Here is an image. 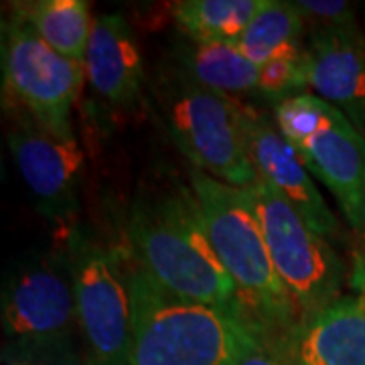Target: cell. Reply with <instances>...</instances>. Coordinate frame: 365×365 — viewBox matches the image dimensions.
<instances>
[{
  "label": "cell",
  "mask_w": 365,
  "mask_h": 365,
  "mask_svg": "<svg viewBox=\"0 0 365 365\" xmlns=\"http://www.w3.org/2000/svg\"><path fill=\"white\" fill-rule=\"evenodd\" d=\"M211 246L230 274L242 314L268 339L280 341L300 323L297 307L274 268L248 189L189 170Z\"/></svg>",
  "instance_id": "7a4b0ae2"
},
{
  "label": "cell",
  "mask_w": 365,
  "mask_h": 365,
  "mask_svg": "<svg viewBox=\"0 0 365 365\" xmlns=\"http://www.w3.org/2000/svg\"><path fill=\"white\" fill-rule=\"evenodd\" d=\"M35 35L63 57L83 63L90 45L93 19L86 0H35L13 9Z\"/></svg>",
  "instance_id": "2e32d148"
},
{
  "label": "cell",
  "mask_w": 365,
  "mask_h": 365,
  "mask_svg": "<svg viewBox=\"0 0 365 365\" xmlns=\"http://www.w3.org/2000/svg\"><path fill=\"white\" fill-rule=\"evenodd\" d=\"M248 191L258 211L274 268L287 287L300 321L311 319L343 297L345 264L329 240L313 232L268 185L256 181Z\"/></svg>",
  "instance_id": "52a82bcc"
},
{
  "label": "cell",
  "mask_w": 365,
  "mask_h": 365,
  "mask_svg": "<svg viewBox=\"0 0 365 365\" xmlns=\"http://www.w3.org/2000/svg\"><path fill=\"white\" fill-rule=\"evenodd\" d=\"M307 88L365 134V35L357 23L314 29L304 45Z\"/></svg>",
  "instance_id": "7c38bea8"
},
{
  "label": "cell",
  "mask_w": 365,
  "mask_h": 365,
  "mask_svg": "<svg viewBox=\"0 0 365 365\" xmlns=\"http://www.w3.org/2000/svg\"><path fill=\"white\" fill-rule=\"evenodd\" d=\"M299 11L304 16L307 25H314V29H329L357 23L355 9L349 2L343 0H300L297 2Z\"/></svg>",
  "instance_id": "ffe728a7"
},
{
  "label": "cell",
  "mask_w": 365,
  "mask_h": 365,
  "mask_svg": "<svg viewBox=\"0 0 365 365\" xmlns=\"http://www.w3.org/2000/svg\"><path fill=\"white\" fill-rule=\"evenodd\" d=\"M240 114L250 163L258 181L282 197L313 232L327 240L335 237L339 234V222L327 205L297 148L282 136L276 122L262 112L250 106H240Z\"/></svg>",
  "instance_id": "30bf717a"
},
{
  "label": "cell",
  "mask_w": 365,
  "mask_h": 365,
  "mask_svg": "<svg viewBox=\"0 0 365 365\" xmlns=\"http://www.w3.org/2000/svg\"><path fill=\"white\" fill-rule=\"evenodd\" d=\"M309 91L304 76V45H292L270 57L260 66L258 93L274 100L276 104L284 102L292 96Z\"/></svg>",
  "instance_id": "d6986e66"
},
{
  "label": "cell",
  "mask_w": 365,
  "mask_h": 365,
  "mask_svg": "<svg viewBox=\"0 0 365 365\" xmlns=\"http://www.w3.org/2000/svg\"><path fill=\"white\" fill-rule=\"evenodd\" d=\"M66 246L76 284L83 365H130L128 260L83 227L69 230Z\"/></svg>",
  "instance_id": "8992f818"
},
{
  "label": "cell",
  "mask_w": 365,
  "mask_h": 365,
  "mask_svg": "<svg viewBox=\"0 0 365 365\" xmlns=\"http://www.w3.org/2000/svg\"><path fill=\"white\" fill-rule=\"evenodd\" d=\"M9 148L41 215L53 223L71 222L86 160L78 140L55 136L26 116L9 132Z\"/></svg>",
  "instance_id": "9c48e42d"
},
{
  "label": "cell",
  "mask_w": 365,
  "mask_h": 365,
  "mask_svg": "<svg viewBox=\"0 0 365 365\" xmlns=\"http://www.w3.org/2000/svg\"><path fill=\"white\" fill-rule=\"evenodd\" d=\"M126 242L130 260L169 292L242 314L237 290L211 246L191 187L140 191L128 211Z\"/></svg>",
  "instance_id": "6da1fadb"
},
{
  "label": "cell",
  "mask_w": 365,
  "mask_h": 365,
  "mask_svg": "<svg viewBox=\"0 0 365 365\" xmlns=\"http://www.w3.org/2000/svg\"><path fill=\"white\" fill-rule=\"evenodd\" d=\"M2 73L14 100L45 130L76 138L71 112L86 81V66L51 49L39 35L11 16L2 31Z\"/></svg>",
  "instance_id": "ba28073f"
},
{
  "label": "cell",
  "mask_w": 365,
  "mask_h": 365,
  "mask_svg": "<svg viewBox=\"0 0 365 365\" xmlns=\"http://www.w3.org/2000/svg\"><path fill=\"white\" fill-rule=\"evenodd\" d=\"M237 365H287L272 339H268L256 327H250L248 339Z\"/></svg>",
  "instance_id": "44dd1931"
},
{
  "label": "cell",
  "mask_w": 365,
  "mask_h": 365,
  "mask_svg": "<svg viewBox=\"0 0 365 365\" xmlns=\"http://www.w3.org/2000/svg\"><path fill=\"white\" fill-rule=\"evenodd\" d=\"M179 71L205 90L237 96L258 91L260 67L254 66L232 43L187 41L179 55Z\"/></svg>",
  "instance_id": "9a60e30c"
},
{
  "label": "cell",
  "mask_w": 365,
  "mask_h": 365,
  "mask_svg": "<svg viewBox=\"0 0 365 365\" xmlns=\"http://www.w3.org/2000/svg\"><path fill=\"white\" fill-rule=\"evenodd\" d=\"M351 287L355 288V292H365V250L361 258L355 264V268H353Z\"/></svg>",
  "instance_id": "7402d4cb"
},
{
  "label": "cell",
  "mask_w": 365,
  "mask_h": 365,
  "mask_svg": "<svg viewBox=\"0 0 365 365\" xmlns=\"http://www.w3.org/2000/svg\"><path fill=\"white\" fill-rule=\"evenodd\" d=\"M130 365H237L250 323L242 314L185 300L128 260Z\"/></svg>",
  "instance_id": "3957f363"
},
{
  "label": "cell",
  "mask_w": 365,
  "mask_h": 365,
  "mask_svg": "<svg viewBox=\"0 0 365 365\" xmlns=\"http://www.w3.org/2000/svg\"><path fill=\"white\" fill-rule=\"evenodd\" d=\"M240 106L230 96L201 88L179 69L158 88L163 122L193 169L248 189L258 181V175L250 163Z\"/></svg>",
  "instance_id": "5b68a950"
},
{
  "label": "cell",
  "mask_w": 365,
  "mask_h": 365,
  "mask_svg": "<svg viewBox=\"0 0 365 365\" xmlns=\"http://www.w3.org/2000/svg\"><path fill=\"white\" fill-rule=\"evenodd\" d=\"M299 157L337 199L353 230L365 232V134L325 102L311 134L294 144Z\"/></svg>",
  "instance_id": "8fae6325"
},
{
  "label": "cell",
  "mask_w": 365,
  "mask_h": 365,
  "mask_svg": "<svg viewBox=\"0 0 365 365\" xmlns=\"http://www.w3.org/2000/svg\"><path fill=\"white\" fill-rule=\"evenodd\" d=\"M2 361L78 351V302L67 246L19 256L0 294Z\"/></svg>",
  "instance_id": "277c9868"
},
{
  "label": "cell",
  "mask_w": 365,
  "mask_h": 365,
  "mask_svg": "<svg viewBox=\"0 0 365 365\" xmlns=\"http://www.w3.org/2000/svg\"><path fill=\"white\" fill-rule=\"evenodd\" d=\"M264 0H182L175 4V21L193 43L235 45Z\"/></svg>",
  "instance_id": "e0dca14e"
},
{
  "label": "cell",
  "mask_w": 365,
  "mask_h": 365,
  "mask_svg": "<svg viewBox=\"0 0 365 365\" xmlns=\"http://www.w3.org/2000/svg\"><path fill=\"white\" fill-rule=\"evenodd\" d=\"M304 25L307 21L297 2L264 0V6L235 45L254 66L260 67L278 51L302 43L300 35Z\"/></svg>",
  "instance_id": "ac0fdd59"
},
{
  "label": "cell",
  "mask_w": 365,
  "mask_h": 365,
  "mask_svg": "<svg viewBox=\"0 0 365 365\" xmlns=\"http://www.w3.org/2000/svg\"><path fill=\"white\" fill-rule=\"evenodd\" d=\"M86 81L106 110L124 112L140 102L144 59L128 21L118 13L93 19L86 53Z\"/></svg>",
  "instance_id": "4fadbf2b"
},
{
  "label": "cell",
  "mask_w": 365,
  "mask_h": 365,
  "mask_svg": "<svg viewBox=\"0 0 365 365\" xmlns=\"http://www.w3.org/2000/svg\"><path fill=\"white\" fill-rule=\"evenodd\" d=\"M272 343L287 365H365V292L341 297Z\"/></svg>",
  "instance_id": "5bb4252c"
}]
</instances>
